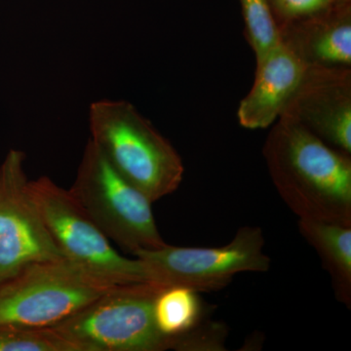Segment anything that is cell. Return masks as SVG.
Listing matches in <instances>:
<instances>
[{
    "mask_svg": "<svg viewBox=\"0 0 351 351\" xmlns=\"http://www.w3.org/2000/svg\"><path fill=\"white\" fill-rule=\"evenodd\" d=\"M263 147L277 193L299 219L351 226V156L279 117Z\"/></svg>",
    "mask_w": 351,
    "mask_h": 351,
    "instance_id": "obj_1",
    "label": "cell"
},
{
    "mask_svg": "<svg viewBox=\"0 0 351 351\" xmlns=\"http://www.w3.org/2000/svg\"><path fill=\"white\" fill-rule=\"evenodd\" d=\"M88 122L90 140L113 169L152 203L181 186L182 157L131 103L108 99L93 101Z\"/></svg>",
    "mask_w": 351,
    "mask_h": 351,
    "instance_id": "obj_2",
    "label": "cell"
},
{
    "mask_svg": "<svg viewBox=\"0 0 351 351\" xmlns=\"http://www.w3.org/2000/svg\"><path fill=\"white\" fill-rule=\"evenodd\" d=\"M164 286L147 282L119 285L52 326L82 351L175 350L154 320V300Z\"/></svg>",
    "mask_w": 351,
    "mask_h": 351,
    "instance_id": "obj_3",
    "label": "cell"
},
{
    "mask_svg": "<svg viewBox=\"0 0 351 351\" xmlns=\"http://www.w3.org/2000/svg\"><path fill=\"white\" fill-rule=\"evenodd\" d=\"M117 286L66 258L29 263L0 281V325L52 327Z\"/></svg>",
    "mask_w": 351,
    "mask_h": 351,
    "instance_id": "obj_4",
    "label": "cell"
},
{
    "mask_svg": "<svg viewBox=\"0 0 351 351\" xmlns=\"http://www.w3.org/2000/svg\"><path fill=\"white\" fill-rule=\"evenodd\" d=\"M69 191L106 237L124 251L134 255L165 246L151 201L113 169L90 138Z\"/></svg>",
    "mask_w": 351,
    "mask_h": 351,
    "instance_id": "obj_5",
    "label": "cell"
},
{
    "mask_svg": "<svg viewBox=\"0 0 351 351\" xmlns=\"http://www.w3.org/2000/svg\"><path fill=\"white\" fill-rule=\"evenodd\" d=\"M27 186L53 241L66 260L117 285L151 281L143 263L115 250L69 189L45 176L29 181Z\"/></svg>",
    "mask_w": 351,
    "mask_h": 351,
    "instance_id": "obj_6",
    "label": "cell"
},
{
    "mask_svg": "<svg viewBox=\"0 0 351 351\" xmlns=\"http://www.w3.org/2000/svg\"><path fill=\"white\" fill-rule=\"evenodd\" d=\"M258 226H243L230 243L215 248L166 244L134 254L145 265L149 280L167 286H184L196 292L219 290L241 272H267L270 258Z\"/></svg>",
    "mask_w": 351,
    "mask_h": 351,
    "instance_id": "obj_7",
    "label": "cell"
},
{
    "mask_svg": "<svg viewBox=\"0 0 351 351\" xmlns=\"http://www.w3.org/2000/svg\"><path fill=\"white\" fill-rule=\"evenodd\" d=\"M25 154L10 149L0 165V281L29 263L64 258L29 191Z\"/></svg>",
    "mask_w": 351,
    "mask_h": 351,
    "instance_id": "obj_8",
    "label": "cell"
},
{
    "mask_svg": "<svg viewBox=\"0 0 351 351\" xmlns=\"http://www.w3.org/2000/svg\"><path fill=\"white\" fill-rule=\"evenodd\" d=\"M280 117L351 154V69L306 66Z\"/></svg>",
    "mask_w": 351,
    "mask_h": 351,
    "instance_id": "obj_9",
    "label": "cell"
},
{
    "mask_svg": "<svg viewBox=\"0 0 351 351\" xmlns=\"http://www.w3.org/2000/svg\"><path fill=\"white\" fill-rule=\"evenodd\" d=\"M280 43L306 66L351 68V0L278 25Z\"/></svg>",
    "mask_w": 351,
    "mask_h": 351,
    "instance_id": "obj_10",
    "label": "cell"
},
{
    "mask_svg": "<svg viewBox=\"0 0 351 351\" xmlns=\"http://www.w3.org/2000/svg\"><path fill=\"white\" fill-rule=\"evenodd\" d=\"M306 66L282 43L257 64L255 82L240 103L237 117L247 129H263L280 117Z\"/></svg>",
    "mask_w": 351,
    "mask_h": 351,
    "instance_id": "obj_11",
    "label": "cell"
},
{
    "mask_svg": "<svg viewBox=\"0 0 351 351\" xmlns=\"http://www.w3.org/2000/svg\"><path fill=\"white\" fill-rule=\"evenodd\" d=\"M298 228L332 279L337 300L351 307V226L299 219Z\"/></svg>",
    "mask_w": 351,
    "mask_h": 351,
    "instance_id": "obj_12",
    "label": "cell"
},
{
    "mask_svg": "<svg viewBox=\"0 0 351 351\" xmlns=\"http://www.w3.org/2000/svg\"><path fill=\"white\" fill-rule=\"evenodd\" d=\"M154 320L157 329L177 341L199 327L203 306L198 292L184 286H167L154 300Z\"/></svg>",
    "mask_w": 351,
    "mask_h": 351,
    "instance_id": "obj_13",
    "label": "cell"
},
{
    "mask_svg": "<svg viewBox=\"0 0 351 351\" xmlns=\"http://www.w3.org/2000/svg\"><path fill=\"white\" fill-rule=\"evenodd\" d=\"M245 25V36L255 53L257 64L262 63L280 44L278 27L269 0H239Z\"/></svg>",
    "mask_w": 351,
    "mask_h": 351,
    "instance_id": "obj_14",
    "label": "cell"
},
{
    "mask_svg": "<svg viewBox=\"0 0 351 351\" xmlns=\"http://www.w3.org/2000/svg\"><path fill=\"white\" fill-rule=\"evenodd\" d=\"M0 351H82L53 327L0 325Z\"/></svg>",
    "mask_w": 351,
    "mask_h": 351,
    "instance_id": "obj_15",
    "label": "cell"
},
{
    "mask_svg": "<svg viewBox=\"0 0 351 351\" xmlns=\"http://www.w3.org/2000/svg\"><path fill=\"white\" fill-rule=\"evenodd\" d=\"M339 0H269L277 24L300 20L323 12Z\"/></svg>",
    "mask_w": 351,
    "mask_h": 351,
    "instance_id": "obj_16",
    "label": "cell"
}]
</instances>
